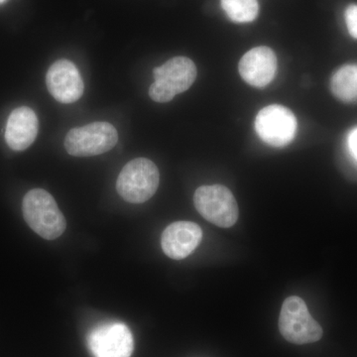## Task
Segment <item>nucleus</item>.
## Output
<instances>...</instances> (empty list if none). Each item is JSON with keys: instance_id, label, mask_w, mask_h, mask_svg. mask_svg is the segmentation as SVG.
<instances>
[{"instance_id": "f257e3e1", "label": "nucleus", "mask_w": 357, "mask_h": 357, "mask_svg": "<svg viewBox=\"0 0 357 357\" xmlns=\"http://www.w3.org/2000/svg\"><path fill=\"white\" fill-rule=\"evenodd\" d=\"M23 217L37 234L53 241L64 234L67 222L55 199L43 189H33L22 202Z\"/></svg>"}, {"instance_id": "f03ea898", "label": "nucleus", "mask_w": 357, "mask_h": 357, "mask_svg": "<svg viewBox=\"0 0 357 357\" xmlns=\"http://www.w3.org/2000/svg\"><path fill=\"white\" fill-rule=\"evenodd\" d=\"M198 70L191 59L174 57L153 70L154 82L150 86L149 96L154 102H169L178 93L191 88Z\"/></svg>"}, {"instance_id": "7ed1b4c3", "label": "nucleus", "mask_w": 357, "mask_h": 357, "mask_svg": "<svg viewBox=\"0 0 357 357\" xmlns=\"http://www.w3.org/2000/svg\"><path fill=\"white\" fill-rule=\"evenodd\" d=\"M159 170L147 158L129 161L117 178L116 190L124 201L142 204L151 199L159 187Z\"/></svg>"}, {"instance_id": "20e7f679", "label": "nucleus", "mask_w": 357, "mask_h": 357, "mask_svg": "<svg viewBox=\"0 0 357 357\" xmlns=\"http://www.w3.org/2000/svg\"><path fill=\"white\" fill-rule=\"evenodd\" d=\"M279 330L286 340L295 344H312L323 337V328L310 314L304 300L297 296L284 301Z\"/></svg>"}, {"instance_id": "39448f33", "label": "nucleus", "mask_w": 357, "mask_h": 357, "mask_svg": "<svg viewBox=\"0 0 357 357\" xmlns=\"http://www.w3.org/2000/svg\"><path fill=\"white\" fill-rule=\"evenodd\" d=\"M119 133L109 122L98 121L70 129L64 145L68 153L75 157H91L107 153L116 145Z\"/></svg>"}, {"instance_id": "423d86ee", "label": "nucleus", "mask_w": 357, "mask_h": 357, "mask_svg": "<svg viewBox=\"0 0 357 357\" xmlns=\"http://www.w3.org/2000/svg\"><path fill=\"white\" fill-rule=\"evenodd\" d=\"M194 204L204 218L223 229L232 227L238 220L236 199L225 185H202L195 192Z\"/></svg>"}, {"instance_id": "0eeeda50", "label": "nucleus", "mask_w": 357, "mask_h": 357, "mask_svg": "<svg viewBox=\"0 0 357 357\" xmlns=\"http://www.w3.org/2000/svg\"><path fill=\"white\" fill-rule=\"evenodd\" d=\"M255 130L270 146L284 147L295 138L297 119L293 112L283 105H268L258 112Z\"/></svg>"}, {"instance_id": "6e6552de", "label": "nucleus", "mask_w": 357, "mask_h": 357, "mask_svg": "<svg viewBox=\"0 0 357 357\" xmlns=\"http://www.w3.org/2000/svg\"><path fill=\"white\" fill-rule=\"evenodd\" d=\"M88 347L95 357H130L133 335L128 326L119 321L102 324L89 333Z\"/></svg>"}, {"instance_id": "1a4fd4ad", "label": "nucleus", "mask_w": 357, "mask_h": 357, "mask_svg": "<svg viewBox=\"0 0 357 357\" xmlns=\"http://www.w3.org/2000/svg\"><path fill=\"white\" fill-rule=\"evenodd\" d=\"M46 84L52 96L62 103H74L82 98L84 84L74 63L59 60L51 65L46 75Z\"/></svg>"}, {"instance_id": "9d476101", "label": "nucleus", "mask_w": 357, "mask_h": 357, "mask_svg": "<svg viewBox=\"0 0 357 357\" xmlns=\"http://www.w3.org/2000/svg\"><path fill=\"white\" fill-rule=\"evenodd\" d=\"M277 57L268 47L260 46L244 54L238 65L239 74L250 86L265 88L272 81L277 72Z\"/></svg>"}, {"instance_id": "9b49d317", "label": "nucleus", "mask_w": 357, "mask_h": 357, "mask_svg": "<svg viewBox=\"0 0 357 357\" xmlns=\"http://www.w3.org/2000/svg\"><path fill=\"white\" fill-rule=\"evenodd\" d=\"M203 237V231L197 223L176 222L171 223L162 234L161 245L164 253L174 260H182L194 252Z\"/></svg>"}, {"instance_id": "f8f14e48", "label": "nucleus", "mask_w": 357, "mask_h": 357, "mask_svg": "<svg viewBox=\"0 0 357 357\" xmlns=\"http://www.w3.org/2000/svg\"><path fill=\"white\" fill-rule=\"evenodd\" d=\"M38 117L27 107L15 109L6 123V140L14 151H23L31 146L38 134Z\"/></svg>"}, {"instance_id": "ddd939ff", "label": "nucleus", "mask_w": 357, "mask_h": 357, "mask_svg": "<svg viewBox=\"0 0 357 357\" xmlns=\"http://www.w3.org/2000/svg\"><path fill=\"white\" fill-rule=\"evenodd\" d=\"M331 91L342 102H357V65L340 68L331 79Z\"/></svg>"}, {"instance_id": "4468645a", "label": "nucleus", "mask_w": 357, "mask_h": 357, "mask_svg": "<svg viewBox=\"0 0 357 357\" xmlns=\"http://www.w3.org/2000/svg\"><path fill=\"white\" fill-rule=\"evenodd\" d=\"M220 3L229 20L236 23L252 22L259 13L257 0H220Z\"/></svg>"}, {"instance_id": "2eb2a0df", "label": "nucleus", "mask_w": 357, "mask_h": 357, "mask_svg": "<svg viewBox=\"0 0 357 357\" xmlns=\"http://www.w3.org/2000/svg\"><path fill=\"white\" fill-rule=\"evenodd\" d=\"M344 18L349 34L354 39H357V4H351L347 7Z\"/></svg>"}, {"instance_id": "dca6fc26", "label": "nucleus", "mask_w": 357, "mask_h": 357, "mask_svg": "<svg viewBox=\"0 0 357 357\" xmlns=\"http://www.w3.org/2000/svg\"><path fill=\"white\" fill-rule=\"evenodd\" d=\"M349 145L351 148V153L356 157L357 160V128H354L349 134Z\"/></svg>"}, {"instance_id": "f3484780", "label": "nucleus", "mask_w": 357, "mask_h": 357, "mask_svg": "<svg viewBox=\"0 0 357 357\" xmlns=\"http://www.w3.org/2000/svg\"><path fill=\"white\" fill-rule=\"evenodd\" d=\"M6 1V0H0V4L4 3Z\"/></svg>"}]
</instances>
